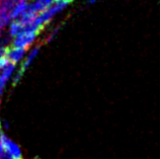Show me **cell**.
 <instances>
[{
    "label": "cell",
    "instance_id": "obj_1",
    "mask_svg": "<svg viewBox=\"0 0 160 159\" xmlns=\"http://www.w3.org/2000/svg\"><path fill=\"white\" fill-rule=\"evenodd\" d=\"M39 35L37 32H22L20 35L16 36L14 40L12 41V46L13 48H24L28 49V46L35 41L36 37Z\"/></svg>",
    "mask_w": 160,
    "mask_h": 159
},
{
    "label": "cell",
    "instance_id": "obj_2",
    "mask_svg": "<svg viewBox=\"0 0 160 159\" xmlns=\"http://www.w3.org/2000/svg\"><path fill=\"white\" fill-rule=\"evenodd\" d=\"M0 142L3 146V149L6 150V152L13 159H22V152L18 145L13 141H11L9 138L4 136L3 134L0 136Z\"/></svg>",
    "mask_w": 160,
    "mask_h": 159
},
{
    "label": "cell",
    "instance_id": "obj_3",
    "mask_svg": "<svg viewBox=\"0 0 160 159\" xmlns=\"http://www.w3.org/2000/svg\"><path fill=\"white\" fill-rule=\"evenodd\" d=\"M40 48H41V45H37L36 47L32 50V52L29 53V55L27 57V59L24 60V62L22 63V67H20V69L18 70V74H16L15 77L13 78V83H12V85H13V86L16 85L20 81V79H22V75L24 74V71H26L28 67L32 64V62L33 61V59H35L36 56L38 55V53H39V51H40Z\"/></svg>",
    "mask_w": 160,
    "mask_h": 159
},
{
    "label": "cell",
    "instance_id": "obj_4",
    "mask_svg": "<svg viewBox=\"0 0 160 159\" xmlns=\"http://www.w3.org/2000/svg\"><path fill=\"white\" fill-rule=\"evenodd\" d=\"M55 0H35L32 3L28 4L26 10L32 14L38 15V13H41V12L48 9L50 6H52Z\"/></svg>",
    "mask_w": 160,
    "mask_h": 159
},
{
    "label": "cell",
    "instance_id": "obj_5",
    "mask_svg": "<svg viewBox=\"0 0 160 159\" xmlns=\"http://www.w3.org/2000/svg\"><path fill=\"white\" fill-rule=\"evenodd\" d=\"M28 49L24 48H13V47H9L6 52V58L8 61H10L11 63L16 64L23 57L24 53L27 52Z\"/></svg>",
    "mask_w": 160,
    "mask_h": 159
},
{
    "label": "cell",
    "instance_id": "obj_6",
    "mask_svg": "<svg viewBox=\"0 0 160 159\" xmlns=\"http://www.w3.org/2000/svg\"><path fill=\"white\" fill-rule=\"evenodd\" d=\"M14 67H15V64L11 63V62H8V64L6 66H4L1 69L2 72L0 73V95L2 94L6 82H7L8 79H9L12 71L14 70Z\"/></svg>",
    "mask_w": 160,
    "mask_h": 159
},
{
    "label": "cell",
    "instance_id": "obj_7",
    "mask_svg": "<svg viewBox=\"0 0 160 159\" xmlns=\"http://www.w3.org/2000/svg\"><path fill=\"white\" fill-rule=\"evenodd\" d=\"M27 7H28V3H27L26 0H20V1H18V3H16V5L14 6V8L11 10V12L9 13L10 19L11 18L12 19L18 18V16L27 9Z\"/></svg>",
    "mask_w": 160,
    "mask_h": 159
},
{
    "label": "cell",
    "instance_id": "obj_8",
    "mask_svg": "<svg viewBox=\"0 0 160 159\" xmlns=\"http://www.w3.org/2000/svg\"><path fill=\"white\" fill-rule=\"evenodd\" d=\"M18 1L19 0H0V9L4 10L9 14Z\"/></svg>",
    "mask_w": 160,
    "mask_h": 159
},
{
    "label": "cell",
    "instance_id": "obj_9",
    "mask_svg": "<svg viewBox=\"0 0 160 159\" xmlns=\"http://www.w3.org/2000/svg\"><path fill=\"white\" fill-rule=\"evenodd\" d=\"M23 32V24L18 22V20H15L11 24L9 27V36L15 37L16 36L20 35V33Z\"/></svg>",
    "mask_w": 160,
    "mask_h": 159
},
{
    "label": "cell",
    "instance_id": "obj_10",
    "mask_svg": "<svg viewBox=\"0 0 160 159\" xmlns=\"http://www.w3.org/2000/svg\"><path fill=\"white\" fill-rule=\"evenodd\" d=\"M9 19H10L9 14L4 10L0 9V30H2V28L6 26L8 22H9Z\"/></svg>",
    "mask_w": 160,
    "mask_h": 159
},
{
    "label": "cell",
    "instance_id": "obj_11",
    "mask_svg": "<svg viewBox=\"0 0 160 159\" xmlns=\"http://www.w3.org/2000/svg\"><path fill=\"white\" fill-rule=\"evenodd\" d=\"M8 48H9V47H4V46L0 45V59H2V58L5 57Z\"/></svg>",
    "mask_w": 160,
    "mask_h": 159
},
{
    "label": "cell",
    "instance_id": "obj_12",
    "mask_svg": "<svg viewBox=\"0 0 160 159\" xmlns=\"http://www.w3.org/2000/svg\"><path fill=\"white\" fill-rule=\"evenodd\" d=\"M0 159H13V158H12L8 153H3L2 155L0 156Z\"/></svg>",
    "mask_w": 160,
    "mask_h": 159
},
{
    "label": "cell",
    "instance_id": "obj_13",
    "mask_svg": "<svg viewBox=\"0 0 160 159\" xmlns=\"http://www.w3.org/2000/svg\"><path fill=\"white\" fill-rule=\"evenodd\" d=\"M56 2H61V1H63V2H67V3H70L72 0H55Z\"/></svg>",
    "mask_w": 160,
    "mask_h": 159
},
{
    "label": "cell",
    "instance_id": "obj_14",
    "mask_svg": "<svg viewBox=\"0 0 160 159\" xmlns=\"http://www.w3.org/2000/svg\"><path fill=\"white\" fill-rule=\"evenodd\" d=\"M3 154V146L1 144V142H0V156H1Z\"/></svg>",
    "mask_w": 160,
    "mask_h": 159
},
{
    "label": "cell",
    "instance_id": "obj_15",
    "mask_svg": "<svg viewBox=\"0 0 160 159\" xmlns=\"http://www.w3.org/2000/svg\"><path fill=\"white\" fill-rule=\"evenodd\" d=\"M2 135V133H1V126H0V136Z\"/></svg>",
    "mask_w": 160,
    "mask_h": 159
},
{
    "label": "cell",
    "instance_id": "obj_16",
    "mask_svg": "<svg viewBox=\"0 0 160 159\" xmlns=\"http://www.w3.org/2000/svg\"><path fill=\"white\" fill-rule=\"evenodd\" d=\"M0 36H1V30H0Z\"/></svg>",
    "mask_w": 160,
    "mask_h": 159
},
{
    "label": "cell",
    "instance_id": "obj_17",
    "mask_svg": "<svg viewBox=\"0 0 160 159\" xmlns=\"http://www.w3.org/2000/svg\"><path fill=\"white\" fill-rule=\"evenodd\" d=\"M35 159H40V158H38V157H36V158H35Z\"/></svg>",
    "mask_w": 160,
    "mask_h": 159
},
{
    "label": "cell",
    "instance_id": "obj_18",
    "mask_svg": "<svg viewBox=\"0 0 160 159\" xmlns=\"http://www.w3.org/2000/svg\"><path fill=\"white\" fill-rule=\"evenodd\" d=\"M19 1H20V0H19Z\"/></svg>",
    "mask_w": 160,
    "mask_h": 159
}]
</instances>
